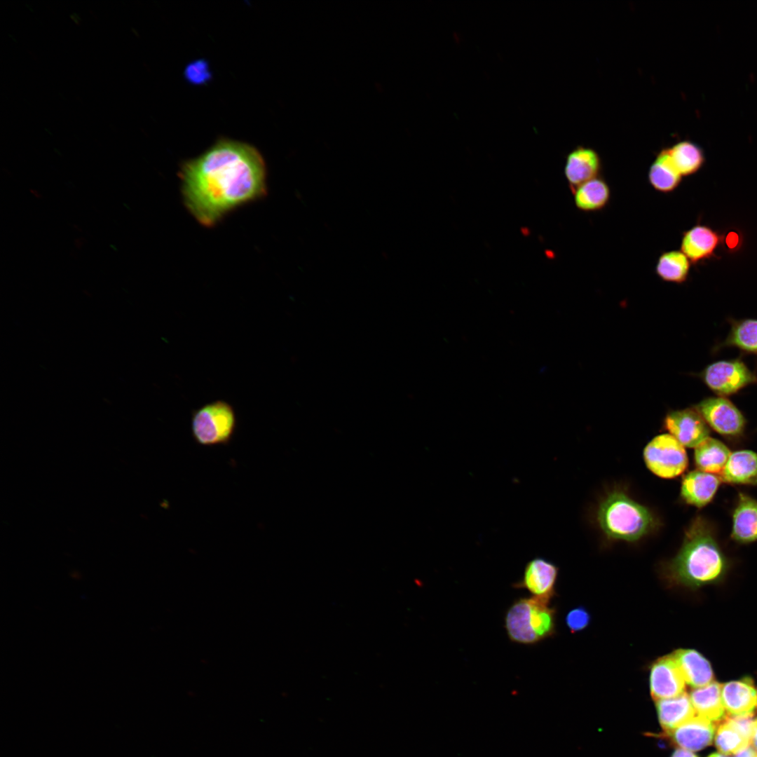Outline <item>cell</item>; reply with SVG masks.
I'll use <instances>...</instances> for the list:
<instances>
[{"label": "cell", "instance_id": "obj_1", "mask_svg": "<svg viewBox=\"0 0 757 757\" xmlns=\"http://www.w3.org/2000/svg\"><path fill=\"white\" fill-rule=\"evenodd\" d=\"M179 176L186 209L207 227L236 207L263 197L267 190L266 165L259 151L225 138L184 162Z\"/></svg>", "mask_w": 757, "mask_h": 757}, {"label": "cell", "instance_id": "obj_2", "mask_svg": "<svg viewBox=\"0 0 757 757\" xmlns=\"http://www.w3.org/2000/svg\"><path fill=\"white\" fill-rule=\"evenodd\" d=\"M728 566L711 524L697 517L686 531L682 547L669 566V574L675 583L697 588L721 581Z\"/></svg>", "mask_w": 757, "mask_h": 757}, {"label": "cell", "instance_id": "obj_3", "mask_svg": "<svg viewBox=\"0 0 757 757\" xmlns=\"http://www.w3.org/2000/svg\"><path fill=\"white\" fill-rule=\"evenodd\" d=\"M597 518L601 529L609 537L635 541L654 526L651 512L626 494L610 493L599 505Z\"/></svg>", "mask_w": 757, "mask_h": 757}, {"label": "cell", "instance_id": "obj_4", "mask_svg": "<svg viewBox=\"0 0 757 757\" xmlns=\"http://www.w3.org/2000/svg\"><path fill=\"white\" fill-rule=\"evenodd\" d=\"M549 603L534 596L516 599L505 616V628L510 640L534 645L551 636L555 629V611Z\"/></svg>", "mask_w": 757, "mask_h": 757}, {"label": "cell", "instance_id": "obj_5", "mask_svg": "<svg viewBox=\"0 0 757 757\" xmlns=\"http://www.w3.org/2000/svg\"><path fill=\"white\" fill-rule=\"evenodd\" d=\"M237 425L233 406L217 400L192 411L191 430L194 441L204 446L228 444Z\"/></svg>", "mask_w": 757, "mask_h": 757}, {"label": "cell", "instance_id": "obj_6", "mask_svg": "<svg viewBox=\"0 0 757 757\" xmlns=\"http://www.w3.org/2000/svg\"><path fill=\"white\" fill-rule=\"evenodd\" d=\"M698 376L717 396L725 397L757 384V374L739 358L711 363Z\"/></svg>", "mask_w": 757, "mask_h": 757}, {"label": "cell", "instance_id": "obj_7", "mask_svg": "<svg viewBox=\"0 0 757 757\" xmlns=\"http://www.w3.org/2000/svg\"><path fill=\"white\" fill-rule=\"evenodd\" d=\"M643 457L648 468L665 479L681 475L688 464L684 446L670 434L655 437L645 447Z\"/></svg>", "mask_w": 757, "mask_h": 757}, {"label": "cell", "instance_id": "obj_8", "mask_svg": "<svg viewBox=\"0 0 757 757\" xmlns=\"http://www.w3.org/2000/svg\"><path fill=\"white\" fill-rule=\"evenodd\" d=\"M709 428L728 438H737L744 432L746 420L742 412L725 397H709L694 406Z\"/></svg>", "mask_w": 757, "mask_h": 757}, {"label": "cell", "instance_id": "obj_9", "mask_svg": "<svg viewBox=\"0 0 757 757\" xmlns=\"http://www.w3.org/2000/svg\"><path fill=\"white\" fill-rule=\"evenodd\" d=\"M664 424L670 435L684 446L695 448L709 437L710 428L695 409L671 411Z\"/></svg>", "mask_w": 757, "mask_h": 757}, {"label": "cell", "instance_id": "obj_10", "mask_svg": "<svg viewBox=\"0 0 757 757\" xmlns=\"http://www.w3.org/2000/svg\"><path fill=\"white\" fill-rule=\"evenodd\" d=\"M557 575L558 568L554 564L536 557L526 564L522 578L512 587L525 589L534 597L550 601L555 593Z\"/></svg>", "mask_w": 757, "mask_h": 757}, {"label": "cell", "instance_id": "obj_11", "mask_svg": "<svg viewBox=\"0 0 757 757\" xmlns=\"http://www.w3.org/2000/svg\"><path fill=\"white\" fill-rule=\"evenodd\" d=\"M685 686L686 682L671 654L659 658L652 664L650 687L655 700L677 697L685 693Z\"/></svg>", "mask_w": 757, "mask_h": 757}, {"label": "cell", "instance_id": "obj_12", "mask_svg": "<svg viewBox=\"0 0 757 757\" xmlns=\"http://www.w3.org/2000/svg\"><path fill=\"white\" fill-rule=\"evenodd\" d=\"M754 719L752 714L728 718L716 731L715 745L723 754H736L749 746Z\"/></svg>", "mask_w": 757, "mask_h": 757}, {"label": "cell", "instance_id": "obj_13", "mask_svg": "<svg viewBox=\"0 0 757 757\" xmlns=\"http://www.w3.org/2000/svg\"><path fill=\"white\" fill-rule=\"evenodd\" d=\"M714 730L711 721L698 715L664 735L679 748L697 751L711 744Z\"/></svg>", "mask_w": 757, "mask_h": 757}, {"label": "cell", "instance_id": "obj_14", "mask_svg": "<svg viewBox=\"0 0 757 757\" xmlns=\"http://www.w3.org/2000/svg\"><path fill=\"white\" fill-rule=\"evenodd\" d=\"M721 695L725 710L732 716L751 715L757 706V691L749 677L724 683Z\"/></svg>", "mask_w": 757, "mask_h": 757}, {"label": "cell", "instance_id": "obj_15", "mask_svg": "<svg viewBox=\"0 0 757 757\" xmlns=\"http://www.w3.org/2000/svg\"><path fill=\"white\" fill-rule=\"evenodd\" d=\"M721 482L716 475L693 470L683 478L681 496L686 503L702 507L713 500Z\"/></svg>", "mask_w": 757, "mask_h": 757}, {"label": "cell", "instance_id": "obj_16", "mask_svg": "<svg viewBox=\"0 0 757 757\" xmlns=\"http://www.w3.org/2000/svg\"><path fill=\"white\" fill-rule=\"evenodd\" d=\"M601 160L592 149L578 146L567 156L565 175L572 189L597 177Z\"/></svg>", "mask_w": 757, "mask_h": 757}, {"label": "cell", "instance_id": "obj_17", "mask_svg": "<svg viewBox=\"0 0 757 757\" xmlns=\"http://www.w3.org/2000/svg\"><path fill=\"white\" fill-rule=\"evenodd\" d=\"M686 683L698 688L714 681L711 665L698 651L693 649H678L671 653Z\"/></svg>", "mask_w": 757, "mask_h": 757}, {"label": "cell", "instance_id": "obj_18", "mask_svg": "<svg viewBox=\"0 0 757 757\" xmlns=\"http://www.w3.org/2000/svg\"><path fill=\"white\" fill-rule=\"evenodd\" d=\"M731 536L740 543L757 540V500L743 493L733 511Z\"/></svg>", "mask_w": 757, "mask_h": 757}, {"label": "cell", "instance_id": "obj_19", "mask_svg": "<svg viewBox=\"0 0 757 757\" xmlns=\"http://www.w3.org/2000/svg\"><path fill=\"white\" fill-rule=\"evenodd\" d=\"M720 479L733 484L757 483V453L748 449L731 453Z\"/></svg>", "mask_w": 757, "mask_h": 757}, {"label": "cell", "instance_id": "obj_20", "mask_svg": "<svg viewBox=\"0 0 757 757\" xmlns=\"http://www.w3.org/2000/svg\"><path fill=\"white\" fill-rule=\"evenodd\" d=\"M659 722L664 731L674 730L695 716L690 696L686 693L672 698L657 700Z\"/></svg>", "mask_w": 757, "mask_h": 757}, {"label": "cell", "instance_id": "obj_21", "mask_svg": "<svg viewBox=\"0 0 757 757\" xmlns=\"http://www.w3.org/2000/svg\"><path fill=\"white\" fill-rule=\"evenodd\" d=\"M718 241V236L710 228L696 226L684 233L681 248L686 257L695 263L711 257Z\"/></svg>", "mask_w": 757, "mask_h": 757}, {"label": "cell", "instance_id": "obj_22", "mask_svg": "<svg viewBox=\"0 0 757 757\" xmlns=\"http://www.w3.org/2000/svg\"><path fill=\"white\" fill-rule=\"evenodd\" d=\"M721 686L714 681L690 693L689 696L692 704L699 716L711 721H717L724 717L725 710L722 700Z\"/></svg>", "mask_w": 757, "mask_h": 757}, {"label": "cell", "instance_id": "obj_23", "mask_svg": "<svg viewBox=\"0 0 757 757\" xmlns=\"http://www.w3.org/2000/svg\"><path fill=\"white\" fill-rule=\"evenodd\" d=\"M730 453L721 441L709 437L695 447V463L700 470L716 475L723 471Z\"/></svg>", "mask_w": 757, "mask_h": 757}, {"label": "cell", "instance_id": "obj_24", "mask_svg": "<svg viewBox=\"0 0 757 757\" xmlns=\"http://www.w3.org/2000/svg\"><path fill=\"white\" fill-rule=\"evenodd\" d=\"M730 325L725 339L714 349L734 347L745 353L757 355V319L732 320Z\"/></svg>", "mask_w": 757, "mask_h": 757}, {"label": "cell", "instance_id": "obj_25", "mask_svg": "<svg viewBox=\"0 0 757 757\" xmlns=\"http://www.w3.org/2000/svg\"><path fill=\"white\" fill-rule=\"evenodd\" d=\"M681 179V175L672 163L667 149L662 150L650 168V184L655 190L667 193L678 186Z\"/></svg>", "mask_w": 757, "mask_h": 757}, {"label": "cell", "instance_id": "obj_26", "mask_svg": "<svg viewBox=\"0 0 757 757\" xmlns=\"http://www.w3.org/2000/svg\"><path fill=\"white\" fill-rule=\"evenodd\" d=\"M610 189L604 180L591 179L576 188L574 200L577 207L583 211L602 209L608 202Z\"/></svg>", "mask_w": 757, "mask_h": 757}, {"label": "cell", "instance_id": "obj_27", "mask_svg": "<svg viewBox=\"0 0 757 757\" xmlns=\"http://www.w3.org/2000/svg\"><path fill=\"white\" fill-rule=\"evenodd\" d=\"M667 151L681 175H688L697 172L704 161L700 148L690 142H678L667 149Z\"/></svg>", "mask_w": 757, "mask_h": 757}, {"label": "cell", "instance_id": "obj_28", "mask_svg": "<svg viewBox=\"0 0 757 757\" xmlns=\"http://www.w3.org/2000/svg\"><path fill=\"white\" fill-rule=\"evenodd\" d=\"M690 263L681 252L663 253L658 259L656 273L663 280L676 283L684 282L688 275Z\"/></svg>", "mask_w": 757, "mask_h": 757}, {"label": "cell", "instance_id": "obj_29", "mask_svg": "<svg viewBox=\"0 0 757 757\" xmlns=\"http://www.w3.org/2000/svg\"><path fill=\"white\" fill-rule=\"evenodd\" d=\"M208 64L203 60L191 62L185 69V77L191 83L203 84L211 78Z\"/></svg>", "mask_w": 757, "mask_h": 757}, {"label": "cell", "instance_id": "obj_30", "mask_svg": "<svg viewBox=\"0 0 757 757\" xmlns=\"http://www.w3.org/2000/svg\"><path fill=\"white\" fill-rule=\"evenodd\" d=\"M589 613L584 608L578 607L567 614L566 622L569 629L575 632L585 628L589 625Z\"/></svg>", "mask_w": 757, "mask_h": 757}, {"label": "cell", "instance_id": "obj_31", "mask_svg": "<svg viewBox=\"0 0 757 757\" xmlns=\"http://www.w3.org/2000/svg\"><path fill=\"white\" fill-rule=\"evenodd\" d=\"M735 757H757V751L749 746L737 753Z\"/></svg>", "mask_w": 757, "mask_h": 757}, {"label": "cell", "instance_id": "obj_32", "mask_svg": "<svg viewBox=\"0 0 757 757\" xmlns=\"http://www.w3.org/2000/svg\"><path fill=\"white\" fill-rule=\"evenodd\" d=\"M671 757H697L692 751L678 748L676 749Z\"/></svg>", "mask_w": 757, "mask_h": 757}, {"label": "cell", "instance_id": "obj_33", "mask_svg": "<svg viewBox=\"0 0 757 757\" xmlns=\"http://www.w3.org/2000/svg\"><path fill=\"white\" fill-rule=\"evenodd\" d=\"M751 744H752L753 747L757 751V719L754 721Z\"/></svg>", "mask_w": 757, "mask_h": 757}, {"label": "cell", "instance_id": "obj_34", "mask_svg": "<svg viewBox=\"0 0 757 757\" xmlns=\"http://www.w3.org/2000/svg\"><path fill=\"white\" fill-rule=\"evenodd\" d=\"M708 757H728V756H725L723 754L715 753H712V754L709 755Z\"/></svg>", "mask_w": 757, "mask_h": 757}]
</instances>
